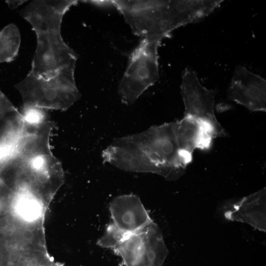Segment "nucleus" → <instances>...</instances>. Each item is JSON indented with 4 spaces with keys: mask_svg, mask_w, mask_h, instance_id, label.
Here are the masks:
<instances>
[{
    "mask_svg": "<svg viewBox=\"0 0 266 266\" xmlns=\"http://www.w3.org/2000/svg\"><path fill=\"white\" fill-rule=\"evenodd\" d=\"M75 66L65 68L45 78L30 71L15 87L20 94L23 106L65 111L79 100L81 94L76 85Z\"/></svg>",
    "mask_w": 266,
    "mask_h": 266,
    "instance_id": "nucleus-4",
    "label": "nucleus"
},
{
    "mask_svg": "<svg viewBox=\"0 0 266 266\" xmlns=\"http://www.w3.org/2000/svg\"><path fill=\"white\" fill-rule=\"evenodd\" d=\"M180 89L185 106L184 116L206 122L214 129L218 137H226L227 133L214 114L216 90H209L203 87L197 73L189 67H186L182 73Z\"/></svg>",
    "mask_w": 266,
    "mask_h": 266,
    "instance_id": "nucleus-8",
    "label": "nucleus"
},
{
    "mask_svg": "<svg viewBox=\"0 0 266 266\" xmlns=\"http://www.w3.org/2000/svg\"><path fill=\"white\" fill-rule=\"evenodd\" d=\"M21 35L17 27L9 24L0 31V63L10 62L17 56Z\"/></svg>",
    "mask_w": 266,
    "mask_h": 266,
    "instance_id": "nucleus-13",
    "label": "nucleus"
},
{
    "mask_svg": "<svg viewBox=\"0 0 266 266\" xmlns=\"http://www.w3.org/2000/svg\"><path fill=\"white\" fill-rule=\"evenodd\" d=\"M173 122L180 153L188 164L192 161L195 150H208L213 138L218 137L211 125L195 118L184 116Z\"/></svg>",
    "mask_w": 266,
    "mask_h": 266,
    "instance_id": "nucleus-10",
    "label": "nucleus"
},
{
    "mask_svg": "<svg viewBox=\"0 0 266 266\" xmlns=\"http://www.w3.org/2000/svg\"><path fill=\"white\" fill-rule=\"evenodd\" d=\"M27 1L26 0H6L5 2L7 4L9 8L11 9L17 8L18 6L22 5L23 3Z\"/></svg>",
    "mask_w": 266,
    "mask_h": 266,
    "instance_id": "nucleus-16",
    "label": "nucleus"
},
{
    "mask_svg": "<svg viewBox=\"0 0 266 266\" xmlns=\"http://www.w3.org/2000/svg\"><path fill=\"white\" fill-rule=\"evenodd\" d=\"M227 97L251 111H266V80L238 66L231 80Z\"/></svg>",
    "mask_w": 266,
    "mask_h": 266,
    "instance_id": "nucleus-9",
    "label": "nucleus"
},
{
    "mask_svg": "<svg viewBox=\"0 0 266 266\" xmlns=\"http://www.w3.org/2000/svg\"><path fill=\"white\" fill-rule=\"evenodd\" d=\"M133 33L142 38L168 37L186 22L178 0H111Z\"/></svg>",
    "mask_w": 266,
    "mask_h": 266,
    "instance_id": "nucleus-3",
    "label": "nucleus"
},
{
    "mask_svg": "<svg viewBox=\"0 0 266 266\" xmlns=\"http://www.w3.org/2000/svg\"><path fill=\"white\" fill-rule=\"evenodd\" d=\"M162 40L157 38H142L130 54L118 90L124 104H133L159 80L158 50Z\"/></svg>",
    "mask_w": 266,
    "mask_h": 266,
    "instance_id": "nucleus-6",
    "label": "nucleus"
},
{
    "mask_svg": "<svg viewBox=\"0 0 266 266\" xmlns=\"http://www.w3.org/2000/svg\"><path fill=\"white\" fill-rule=\"evenodd\" d=\"M124 137L144 152L160 169L166 179L176 180L184 173L188 164L180 153L173 121L153 126Z\"/></svg>",
    "mask_w": 266,
    "mask_h": 266,
    "instance_id": "nucleus-5",
    "label": "nucleus"
},
{
    "mask_svg": "<svg viewBox=\"0 0 266 266\" xmlns=\"http://www.w3.org/2000/svg\"><path fill=\"white\" fill-rule=\"evenodd\" d=\"M263 188L223 207L225 218L244 223L260 231H266V191Z\"/></svg>",
    "mask_w": 266,
    "mask_h": 266,
    "instance_id": "nucleus-12",
    "label": "nucleus"
},
{
    "mask_svg": "<svg viewBox=\"0 0 266 266\" xmlns=\"http://www.w3.org/2000/svg\"><path fill=\"white\" fill-rule=\"evenodd\" d=\"M64 182L54 173L19 160L0 168V266L50 257L45 216Z\"/></svg>",
    "mask_w": 266,
    "mask_h": 266,
    "instance_id": "nucleus-1",
    "label": "nucleus"
},
{
    "mask_svg": "<svg viewBox=\"0 0 266 266\" xmlns=\"http://www.w3.org/2000/svg\"><path fill=\"white\" fill-rule=\"evenodd\" d=\"M78 1L33 0L20 11L36 36L31 72L48 78L65 68L76 66L78 55L64 41L61 28L64 15Z\"/></svg>",
    "mask_w": 266,
    "mask_h": 266,
    "instance_id": "nucleus-2",
    "label": "nucleus"
},
{
    "mask_svg": "<svg viewBox=\"0 0 266 266\" xmlns=\"http://www.w3.org/2000/svg\"><path fill=\"white\" fill-rule=\"evenodd\" d=\"M46 110L37 107L23 106L21 113L24 124L35 126L49 120Z\"/></svg>",
    "mask_w": 266,
    "mask_h": 266,
    "instance_id": "nucleus-15",
    "label": "nucleus"
},
{
    "mask_svg": "<svg viewBox=\"0 0 266 266\" xmlns=\"http://www.w3.org/2000/svg\"><path fill=\"white\" fill-rule=\"evenodd\" d=\"M112 223L127 233L139 232L154 222L140 199L133 194L114 198L109 204Z\"/></svg>",
    "mask_w": 266,
    "mask_h": 266,
    "instance_id": "nucleus-11",
    "label": "nucleus"
},
{
    "mask_svg": "<svg viewBox=\"0 0 266 266\" xmlns=\"http://www.w3.org/2000/svg\"><path fill=\"white\" fill-rule=\"evenodd\" d=\"M112 250L125 266H162L168 254L154 222L140 232L127 235Z\"/></svg>",
    "mask_w": 266,
    "mask_h": 266,
    "instance_id": "nucleus-7",
    "label": "nucleus"
},
{
    "mask_svg": "<svg viewBox=\"0 0 266 266\" xmlns=\"http://www.w3.org/2000/svg\"><path fill=\"white\" fill-rule=\"evenodd\" d=\"M128 234L117 228L112 223L107 225L103 235L98 240L97 244L112 250Z\"/></svg>",
    "mask_w": 266,
    "mask_h": 266,
    "instance_id": "nucleus-14",
    "label": "nucleus"
}]
</instances>
